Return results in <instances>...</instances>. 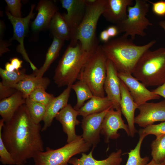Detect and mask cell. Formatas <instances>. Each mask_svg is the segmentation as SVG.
<instances>
[{
  "mask_svg": "<svg viewBox=\"0 0 165 165\" xmlns=\"http://www.w3.org/2000/svg\"><path fill=\"white\" fill-rule=\"evenodd\" d=\"M42 128L40 123L32 119L25 104L19 108L9 120L4 122L2 137L15 165H25L28 160L44 151Z\"/></svg>",
  "mask_w": 165,
  "mask_h": 165,
  "instance_id": "1",
  "label": "cell"
},
{
  "mask_svg": "<svg viewBox=\"0 0 165 165\" xmlns=\"http://www.w3.org/2000/svg\"><path fill=\"white\" fill-rule=\"evenodd\" d=\"M124 34L101 45L107 58L113 63L118 72L132 74L138 60L156 42L153 40L143 46L135 44Z\"/></svg>",
  "mask_w": 165,
  "mask_h": 165,
  "instance_id": "2",
  "label": "cell"
},
{
  "mask_svg": "<svg viewBox=\"0 0 165 165\" xmlns=\"http://www.w3.org/2000/svg\"><path fill=\"white\" fill-rule=\"evenodd\" d=\"M146 87L160 86L165 82V48L146 51L132 74Z\"/></svg>",
  "mask_w": 165,
  "mask_h": 165,
  "instance_id": "3",
  "label": "cell"
},
{
  "mask_svg": "<svg viewBox=\"0 0 165 165\" xmlns=\"http://www.w3.org/2000/svg\"><path fill=\"white\" fill-rule=\"evenodd\" d=\"M93 54L83 51L80 43L74 46L69 45L55 70L53 79L57 86L61 87L73 84L83 66Z\"/></svg>",
  "mask_w": 165,
  "mask_h": 165,
  "instance_id": "4",
  "label": "cell"
},
{
  "mask_svg": "<svg viewBox=\"0 0 165 165\" xmlns=\"http://www.w3.org/2000/svg\"><path fill=\"white\" fill-rule=\"evenodd\" d=\"M107 0H96L93 3L86 0L85 14L78 29L76 40L79 42L85 52L92 55L96 50L99 41L96 35L99 19L104 12Z\"/></svg>",
  "mask_w": 165,
  "mask_h": 165,
  "instance_id": "5",
  "label": "cell"
},
{
  "mask_svg": "<svg viewBox=\"0 0 165 165\" xmlns=\"http://www.w3.org/2000/svg\"><path fill=\"white\" fill-rule=\"evenodd\" d=\"M107 58L101 46L99 45L82 69L78 80L89 86L94 96L104 97V86L106 77Z\"/></svg>",
  "mask_w": 165,
  "mask_h": 165,
  "instance_id": "6",
  "label": "cell"
},
{
  "mask_svg": "<svg viewBox=\"0 0 165 165\" xmlns=\"http://www.w3.org/2000/svg\"><path fill=\"white\" fill-rule=\"evenodd\" d=\"M92 146L86 142L82 135L71 142L57 149L46 147V151L37 153L33 158L35 165H68L74 156L88 152Z\"/></svg>",
  "mask_w": 165,
  "mask_h": 165,
  "instance_id": "7",
  "label": "cell"
},
{
  "mask_svg": "<svg viewBox=\"0 0 165 165\" xmlns=\"http://www.w3.org/2000/svg\"><path fill=\"white\" fill-rule=\"evenodd\" d=\"M150 3L147 0H136L134 6L128 7L127 18L120 24L116 25L119 33L130 36L133 40L136 35L144 37L146 35L145 31L152 24L146 17L148 12Z\"/></svg>",
  "mask_w": 165,
  "mask_h": 165,
  "instance_id": "8",
  "label": "cell"
},
{
  "mask_svg": "<svg viewBox=\"0 0 165 165\" xmlns=\"http://www.w3.org/2000/svg\"><path fill=\"white\" fill-rule=\"evenodd\" d=\"M63 7L67 13L62 15L67 24L71 34L69 45L75 46L77 43L76 38L79 27L83 18L86 7V0H61Z\"/></svg>",
  "mask_w": 165,
  "mask_h": 165,
  "instance_id": "9",
  "label": "cell"
},
{
  "mask_svg": "<svg viewBox=\"0 0 165 165\" xmlns=\"http://www.w3.org/2000/svg\"><path fill=\"white\" fill-rule=\"evenodd\" d=\"M35 7V4L32 5L29 14L24 18L15 17L12 16L9 11L6 12L13 27V35L11 40H16L19 43L17 47L16 51L22 55L25 61L29 63L33 71L38 69L31 61L26 52L24 47V39L28 31L30 20L34 16L33 11Z\"/></svg>",
  "mask_w": 165,
  "mask_h": 165,
  "instance_id": "10",
  "label": "cell"
},
{
  "mask_svg": "<svg viewBox=\"0 0 165 165\" xmlns=\"http://www.w3.org/2000/svg\"><path fill=\"white\" fill-rule=\"evenodd\" d=\"M139 114L134 123L145 128L157 121H165V99L157 103L145 102L138 106Z\"/></svg>",
  "mask_w": 165,
  "mask_h": 165,
  "instance_id": "11",
  "label": "cell"
},
{
  "mask_svg": "<svg viewBox=\"0 0 165 165\" xmlns=\"http://www.w3.org/2000/svg\"><path fill=\"white\" fill-rule=\"evenodd\" d=\"M120 111L114 110L113 107L108 111L103 119L101 134L104 137L106 143L109 142L110 139H116L120 136L118 133L119 129H123L128 136H130L128 126L125 124L121 116Z\"/></svg>",
  "mask_w": 165,
  "mask_h": 165,
  "instance_id": "12",
  "label": "cell"
},
{
  "mask_svg": "<svg viewBox=\"0 0 165 165\" xmlns=\"http://www.w3.org/2000/svg\"><path fill=\"white\" fill-rule=\"evenodd\" d=\"M119 78L125 85L134 102L138 106L147 101L158 99L159 95L148 90L132 74L118 72Z\"/></svg>",
  "mask_w": 165,
  "mask_h": 165,
  "instance_id": "13",
  "label": "cell"
},
{
  "mask_svg": "<svg viewBox=\"0 0 165 165\" xmlns=\"http://www.w3.org/2000/svg\"><path fill=\"white\" fill-rule=\"evenodd\" d=\"M111 108L101 113L83 117L81 124L83 130L82 136L86 142L93 146L92 148H94L100 141L102 123L105 115Z\"/></svg>",
  "mask_w": 165,
  "mask_h": 165,
  "instance_id": "14",
  "label": "cell"
},
{
  "mask_svg": "<svg viewBox=\"0 0 165 165\" xmlns=\"http://www.w3.org/2000/svg\"><path fill=\"white\" fill-rule=\"evenodd\" d=\"M106 68V77L104 86L105 92L106 97L112 102L114 109L121 112L120 80L118 75V72L112 62L108 59L107 61Z\"/></svg>",
  "mask_w": 165,
  "mask_h": 165,
  "instance_id": "15",
  "label": "cell"
},
{
  "mask_svg": "<svg viewBox=\"0 0 165 165\" xmlns=\"http://www.w3.org/2000/svg\"><path fill=\"white\" fill-rule=\"evenodd\" d=\"M36 9L38 13L31 24L32 31L38 32L48 29L52 18L58 12L57 6L51 0H41Z\"/></svg>",
  "mask_w": 165,
  "mask_h": 165,
  "instance_id": "16",
  "label": "cell"
},
{
  "mask_svg": "<svg viewBox=\"0 0 165 165\" xmlns=\"http://www.w3.org/2000/svg\"><path fill=\"white\" fill-rule=\"evenodd\" d=\"M78 115V111L75 109L70 104H68L59 111L55 117L61 124L64 132L67 135V143L73 141L78 137L75 127L80 123L77 119Z\"/></svg>",
  "mask_w": 165,
  "mask_h": 165,
  "instance_id": "17",
  "label": "cell"
},
{
  "mask_svg": "<svg viewBox=\"0 0 165 165\" xmlns=\"http://www.w3.org/2000/svg\"><path fill=\"white\" fill-rule=\"evenodd\" d=\"M133 4L132 0H107L102 15L107 21L119 24L127 18L128 7Z\"/></svg>",
  "mask_w": 165,
  "mask_h": 165,
  "instance_id": "18",
  "label": "cell"
},
{
  "mask_svg": "<svg viewBox=\"0 0 165 165\" xmlns=\"http://www.w3.org/2000/svg\"><path fill=\"white\" fill-rule=\"evenodd\" d=\"M120 88L121 113L127 121L130 136L133 137L138 132L134 126V119L135 112L138 106L134 102L125 85L121 80Z\"/></svg>",
  "mask_w": 165,
  "mask_h": 165,
  "instance_id": "19",
  "label": "cell"
},
{
  "mask_svg": "<svg viewBox=\"0 0 165 165\" xmlns=\"http://www.w3.org/2000/svg\"><path fill=\"white\" fill-rule=\"evenodd\" d=\"M71 89V86H67L59 96L55 97L46 106L42 120L44 123V126L41 131L46 130L51 126L58 113L68 104Z\"/></svg>",
  "mask_w": 165,
  "mask_h": 165,
  "instance_id": "20",
  "label": "cell"
},
{
  "mask_svg": "<svg viewBox=\"0 0 165 165\" xmlns=\"http://www.w3.org/2000/svg\"><path fill=\"white\" fill-rule=\"evenodd\" d=\"M94 148H92L88 154L85 153H81V156L79 158H72L68 163L72 165H120L123 161L121 157L122 150L120 149L116 152H112L104 160H97L93 156V151Z\"/></svg>",
  "mask_w": 165,
  "mask_h": 165,
  "instance_id": "21",
  "label": "cell"
},
{
  "mask_svg": "<svg viewBox=\"0 0 165 165\" xmlns=\"http://www.w3.org/2000/svg\"><path fill=\"white\" fill-rule=\"evenodd\" d=\"M25 103L26 98L18 90L10 97L0 100V115L4 122L9 120L19 108Z\"/></svg>",
  "mask_w": 165,
  "mask_h": 165,
  "instance_id": "22",
  "label": "cell"
},
{
  "mask_svg": "<svg viewBox=\"0 0 165 165\" xmlns=\"http://www.w3.org/2000/svg\"><path fill=\"white\" fill-rule=\"evenodd\" d=\"M50 83V80L47 77H37L34 72L18 83L14 88L23 94L26 98L34 90L39 88L46 90Z\"/></svg>",
  "mask_w": 165,
  "mask_h": 165,
  "instance_id": "23",
  "label": "cell"
},
{
  "mask_svg": "<svg viewBox=\"0 0 165 165\" xmlns=\"http://www.w3.org/2000/svg\"><path fill=\"white\" fill-rule=\"evenodd\" d=\"M112 107V102L106 96L101 97L94 96L78 111L79 115L84 117L101 113Z\"/></svg>",
  "mask_w": 165,
  "mask_h": 165,
  "instance_id": "24",
  "label": "cell"
},
{
  "mask_svg": "<svg viewBox=\"0 0 165 165\" xmlns=\"http://www.w3.org/2000/svg\"><path fill=\"white\" fill-rule=\"evenodd\" d=\"M48 29L53 37L64 41L70 40L71 34L69 27L62 14L58 11L52 18Z\"/></svg>",
  "mask_w": 165,
  "mask_h": 165,
  "instance_id": "25",
  "label": "cell"
},
{
  "mask_svg": "<svg viewBox=\"0 0 165 165\" xmlns=\"http://www.w3.org/2000/svg\"><path fill=\"white\" fill-rule=\"evenodd\" d=\"M64 42L55 37H53V41L46 53L43 65L39 69L33 71L36 77L39 78L43 77L52 64L58 56Z\"/></svg>",
  "mask_w": 165,
  "mask_h": 165,
  "instance_id": "26",
  "label": "cell"
},
{
  "mask_svg": "<svg viewBox=\"0 0 165 165\" xmlns=\"http://www.w3.org/2000/svg\"><path fill=\"white\" fill-rule=\"evenodd\" d=\"M76 93L77 102L74 108L76 110H79L84 104L85 101L90 99L94 95L87 85L83 81L78 80L71 86Z\"/></svg>",
  "mask_w": 165,
  "mask_h": 165,
  "instance_id": "27",
  "label": "cell"
},
{
  "mask_svg": "<svg viewBox=\"0 0 165 165\" xmlns=\"http://www.w3.org/2000/svg\"><path fill=\"white\" fill-rule=\"evenodd\" d=\"M26 71L24 68L10 72L0 68V76L2 79L1 82L4 86L14 88L16 85L28 76L29 75L26 74Z\"/></svg>",
  "mask_w": 165,
  "mask_h": 165,
  "instance_id": "28",
  "label": "cell"
},
{
  "mask_svg": "<svg viewBox=\"0 0 165 165\" xmlns=\"http://www.w3.org/2000/svg\"><path fill=\"white\" fill-rule=\"evenodd\" d=\"M25 104L33 120L36 124L40 123L43 120L46 106L33 100L29 97L26 98Z\"/></svg>",
  "mask_w": 165,
  "mask_h": 165,
  "instance_id": "29",
  "label": "cell"
},
{
  "mask_svg": "<svg viewBox=\"0 0 165 165\" xmlns=\"http://www.w3.org/2000/svg\"><path fill=\"white\" fill-rule=\"evenodd\" d=\"M151 155L156 163L165 161V134L156 137L151 144Z\"/></svg>",
  "mask_w": 165,
  "mask_h": 165,
  "instance_id": "30",
  "label": "cell"
},
{
  "mask_svg": "<svg viewBox=\"0 0 165 165\" xmlns=\"http://www.w3.org/2000/svg\"><path fill=\"white\" fill-rule=\"evenodd\" d=\"M139 141L135 148L127 153L128 157L126 165H145L149 160L148 156L141 157L140 155V149L143 140L145 137L139 135Z\"/></svg>",
  "mask_w": 165,
  "mask_h": 165,
  "instance_id": "31",
  "label": "cell"
},
{
  "mask_svg": "<svg viewBox=\"0 0 165 165\" xmlns=\"http://www.w3.org/2000/svg\"><path fill=\"white\" fill-rule=\"evenodd\" d=\"M45 89L38 88L32 92L28 97L33 100L46 106L55 97L53 94L46 92Z\"/></svg>",
  "mask_w": 165,
  "mask_h": 165,
  "instance_id": "32",
  "label": "cell"
},
{
  "mask_svg": "<svg viewBox=\"0 0 165 165\" xmlns=\"http://www.w3.org/2000/svg\"><path fill=\"white\" fill-rule=\"evenodd\" d=\"M4 123L2 119L0 120V161L4 165H15L14 161L4 145L1 135V132Z\"/></svg>",
  "mask_w": 165,
  "mask_h": 165,
  "instance_id": "33",
  "label": "cell"
},
{
  "mask_svg": "<svg viewBox=\"0 0 165 165\" xmlns=\"http://www.w3.org/2000/svg\"><path fill=\"white\" fill-rule=\"evenodd\" d=\"M139 135L145 137L148 135L153 134L156 137L165 134V121L157 124H152L139 130Z\"/></svg>",
  "mask_w": 165,
  "mask_h": 165,
  "instance_id": "34",
  "label": "cell"
},
{
  "mask_svg": "<svg viewBox=\"0 0 165 165\" xmlns=\"http://www.w3.org/2000/svg\"><path fill=\"white\" fill-rule=\"evenodd\" d=\"M5 1L7 4L8 10L12 16L17 18L22 17V4L20 0H5Z\"/></svg>",
  "mask_w": 165,
  "mask_h": 165,
  "instance_id": "35",
  "label": "cell"
},
{
  "mask_svg": "<svg viewBox=\"0 0 165 165\" xmlns=\"http://www.w3.org/2000/svg\"><path fill=\"white\" fill-rule=\"evenodd\" d=\"M152 5V11L156 15L161 16H165V1L160 0L152 2L148 0Z\"/></svg>",
  "mask_w": 165,
  "mask_h": 165,
  "instance_id": "36",
  "label": "cell"
},
{
  "mask_svg": "<svg viewBox=\"0 0 165 165\" xmlns=\"http://www.w3.org/2000/svg\"><path fill=\"white\" fill-rule=\"evenodd\" d=\"M17 90L16 89L3 86L0 82V100L9 97Z\"/></svg>",
  "mask_w": 165,
  "mask_h": 165,
  "instance_id": "37",
  "label": "cell"
},
{
  "mask_svg": "<svg viewBox=\"0 0 165 165\" xmlns=\"http://www.w3.org/2000/svg\"><path fill=\"white\" fill-rule=\"evenodd\" d=\"M10 63L13 66L15 70L18 71L22 67L23 61L17 57H13L10 59Z\"/></svg>",
  "mask_w": 165,
  "mask_h": 165,
  "instance_id": "38",
  "label": "cell"
},
{
  "mask_svg": "<svg viewBox=\"0 0 165 165\" xmlns=\"http://www.w3.org/2000/svg\"><path fill=\"white\" fill-rule=\"evenodd\" d=\"M106 30L110 37H115L119 34L117 27L116 25L109 26Z\"/></svg>",
  "mask_w": 165,
  "mask_h": 165,
  "instance_id": "39",
  "label": "cell"
},
{
  "mask_svg": "<svg viewBox=\"0 0 165 165\" xmlns=\"http://www.w3.org/2000/svg\"><path fill=\"white\" fill-rule=\"evenodd\" d=\"M151 91L155 94L162 96L165 99V82Z\"/></svg>",
  "mask_w": 165,
  "mask_h": 165,
  "instance_id": "40",
  "label": "cell"
},
{
  "mask_svg": "<svg viewBox=\"0 0 165 165\" xmlns=\"http://www.w3.org/2000/svg\"><path fill=\"white\" fill-rule=\"evenodd\" d=\"M100 40L104 42V43L108 42L109 40L110 37L106 30H105L102 31L100 34Z\"/></svg>",
  "mask_w": 165,
  "mask_h": 165,
  "instance_id": "41",
  "label": "cell"
},
{
  "mask_svg": "<svg viewBox=\"0 0 165 165\" xmlns=\"http://www.w3.org/2000/svg\"><path fill=\"white\" fill-rule=\"evenodd\" d=\"M5 69L8 72H12L15 70V68L9 62H7L5 64Z\"/></svg>",
  "mask_w": 165,
  "mask_h": 165,
  "instance_id": "42",
  "label": "cell"
},
{
  "mask_svg": "<svg viewBox=\"0 0 165 165\" xmlns=\"http://www.w3.org/2000/svg\"><path fill=\"white\" fill-rule=\"evenodd\" d=\"M145 165H165V161L161 163H156L153 159Z\"/></svg>",
  "mask_w": 165,
  "mask_h": 165,
  "instance_id": "43",
  "label": "cell"
},
{
  "mask_svg": "<svg viewBox=\"0 0 165 165\" xmlns=\"http://www.w3.org/2000/svg\"><path fill=\"white\" fill-rule=\"evenodd\" d=\"M159 24L165 33V20H161L159 22Z\"/></svg>",
  "mask_w": 165,
  "mask_h": 165,
  "instance_id": "44",
  "label": "cell"
}]
</instances>
